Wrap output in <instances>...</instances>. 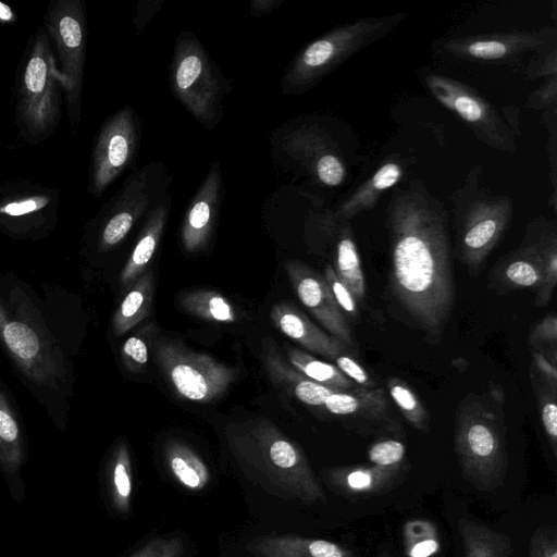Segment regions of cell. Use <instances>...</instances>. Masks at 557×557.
Returning a JSON list of instances; mask_svg holds the SVG:
<instances>
[{
    "mask_svg": "<svg viewBox=\"0 0 557 557\" xmlns=\"http://www.w3.org/2000/svg\"><path fill=\"white\" fill-rule=\"evenodd\" d=\"M448 218L420 180L395 188L386 208L392 295L433 338L441 336L455 305Z\"/></svg>",
    "mask_w": 557,
    "mask_h": 557,
    "instance_id": "cell-1",
    "label": "cell"
},
{
    "mask_svg": "<svg viewBox=\"0 0 557 557\" xmlns=\"http://www.w3.org/2000/svg\"><path fill=\"white\" fill-rule=\"evenodd\" d=\"M243 472L269 494L307 505L325 494L302 449L271 421L256 419L226 431Z\"/></svg>",
    "mask_w": 557,
    "mask_h": 557,
    "instance_id": "cell-2",
    "label": "cell"
},
{
    "mask_svg": "<svg viewBox=\"0 0 557 557\" xmlns=\"http://www.w3.org/2000/svg\"><path fill=\"white\" fill-rule=\"evenodd\" d=\"M503 393L467 396L459 405L455 425V451L462 476L476 490L502 487L508 468Z\"/></svg>",
    "mask_w": 557,
    "mask_h": 557,
    "instance_id": "cell-3",
    "label": "cell"
},
{
    "mask_svg": "<svg viewBox=\"0 0 557 557\" xmlns=\"http://www.w3.org/2000/svg\"><path fill=\"white\" fill-rule=\"evenodd\" d=\"M481 177V168H473L451 196L456 249L470 270L481 268L513 215L512 198L490 193L482 186Z\"/></svg>",
    "mask_w": 557,
    "mask_h": 557,
    "instance_id": "cell-4",
    "label": "cell"
},
{
    "mask_svg": "<svg viewBox=\"0 0 557 557\" xmlns=\"http://www.w3.org/2000/svg\"><path fill=\"white\" fill-rule=\"evenodd\" d=\"M406 14L363 17L339 25L307 45L290 62L282 79L285 95L305 92L341 63L394 29Z\"/></svg>",
    "mask_w": 557,
    "mask_h": 557,
    "instance_id": "cell-5",
    "label": "cell"
},
{
    "mask_svg": "<svg viewBox=\"0 0 557 557\" xmlns=\"http://www.w3.org/2000/svg\"><path fill=\"white\" fill-rule=\"evenodd\" d=\"M170 83L174 97L200 124L211 129L219 123L226 81L190 33H183L177 38Z\"/></svg>",
    "mask_w": 557,
    "mask_h": 557,
    "instance_id": "cell-6",
    "label": "cell"
},
{
    "mask_svg": "<svg viewBox=\"0 0 557 557\" xmlns=\"http://www.w3.org/2000/svg\"><path fill=\"white\" fill-rule=\"evenodd\" d=\"M60 82L46 28H40L32 45L18 87V120L32 138H44L60 117Z\"/></svg>",
    "mask_w": 557,
    "mask_h": 557,
    "instance_id": "cell-7",
    "label": "cell"
},
{
    "mask_svg": "<svg viewBox=\"0 0 557 557\" xmlns=\"http://www.w3.org/2000/svg\"><path fill=\"white\" fill-rule=\"evenodd\" d=\"M45 28L54 42L55 67L72 125L81 120L83 77L86 58V17L79 0L51 2Z\"/></svg>",
    "mask_w": 557,
    "mask_h": 557,
    "instance_id": "cell-8",
    "label": "cell"
},
{
    "mask_svg": "<svg viewBox=\"0 0 557 557\" xmlns=\"http://www.w3.org/2000/svg\"><path fill=\"white\" fill-rule=\"evenodd\" d=\"M0 342L24 375L37 385L57 388L64 381L63 359L45 329L1 297Z\"/></svg>",
    "mask_w": 557,
    "mask_h": 557,
    "instance_id": "cell-9",
    "label": "cell"
},
{
    "mask_svg": "<svg viewBox=\"0 0 557 557\" xmlns=\"http://www.w3.org/2000/svg\"><path fill=\"white\" fill-rule=\"evenodd\" d=\"M422 81L431 95L459 116L480 141L503 152L516 151V134L496 108L475 89L433 72H425Z\"/></svg>",
    "mask_w": 557,
    "mask_h": 557,
    "instance_id": "cell-10",
    "label": "cell"
},
{
    "mask_svg": "<svg viewBox=\"0 0 557 557\" xmlns=\"http://www.w3.org/2000/svg\"><path fill=\"white\" fill-rule=\"evenodd\" d=\"M159 363L175 391L191 401L209 403L223 395L236 377L234 369L180 342L160 339Z\"/></svg>",
    "mask_w": 557,
    "mask_h": 557,
    "instance_id": "cell-11",
    "label": "cell"
},
{
    "mask_svg": "<svg viewBox=\"0 0 557 557\" xmlns=\"http://www.w3.org/2000/svg\"><path fill=\"white\" fill-rule=\"evenodd\" d=\"M443 50L461 60L507 64L527 54H535L557 45V29L510 30L450 37L442 41Z\"/></svg>",
    "mask_w": 557,
    "mask_h": 557,
    "instance_id": "cell-12",
    "label": "cell"
},
{
    "mask_svg": "<svg viewBox=\"0 0 557 557\" xmlns=\"http://www.w3.org/2000/svg\"><path fill=\"white\" fill-rule=\"evenodd\" d=\"M138 147V128L131 107L111 115L97 137L90 169V191L100 196L128 166Z\"/></svg>",
    "mask_w": 557,
    "mask_h": 557,
    "instance_id": "cell-13",
    "label": "cell"
},
{
    "mask_svg": "<svg viewBox=\"0 0 557 557\" xmlns=\"http://www.w3.org/2000/svg\"><path fill=\"white\" fill-rule=\"evenodd\" d=\"M548 222L543 216L532 221L519 247L495 264L491 281L497 289L510 292L530 288L536 292L540 288L544 269V239Z\"/></svg>",
    "mask_w": 557,
    "mask_h": 557,
    "instance_id": "cell-14",
    "label": "cell"
},
{
    "mask_svg": "<svg viewBox=\"0 0 557 557\" xmlns=\"http://www.w3.org/2000/svg\"><path fill=\"white\" fill-rule=\"evenodd\" d=\"M285 270L300 302L327 333L354 347L349 322L337 306L323 275L298 261H287Z\"/></svg>",
    "mask_w": 557,
    "mask_h": 557,
    "instance_id": "cell-15",
    "label": "cell"
},
{
    "mask_svg": "<svg viewBox=\"0 0 557 557\" xmlns=\"http://www.w3.org/2000/svg\"><path fill=\"white\" fill-rule=\"evenodd\" d=\"M154 168L149 164L133 173L125 182L101 228V251L110 250L120 244L152 205L157 187Z\"/></svg>",
    "mask_w": 557,
    "mask_h": 557,
    "instance_id": "cell-16",
    "label": "cell"
},
{
    "mask_svg": "<svg viewBox=\"0 0 557 557\" xmlns=\"http://www.w3.org/2000/svg\"><path fill=\"white\" fill-rule=\"evenodd\" d=\"M221 168L215 162L191 199L184 216L181 237L187 252L202 250L207 245L221 205Z\"/></svg>",
    "mask_w": 557,
    "mask_h": 557,
    "instance_id": "cell-17",
    "label": "cell"
},
{
    "mask_svg": "<svg viewBox=\"0 0 557 557\" xmlns=\"http://www.w3.org/2000/svg\"><path fill=\"white\" fill-rule=\"evenodd\" d=\"M58 203L55 191L30 184L11 185L0 191V226L30 227L44 223Z\"/></svg>",
    "mask_w": 557,
    "mask_h": 557,
    "instance_id": "cell-18",
    "label": "cell"
},
{
    "mask_svg": "<svg viewBox=\"0 0 557 557\" xmlns=\"http://www.w3.org/2000/svg\"><path fill=\"white\" fill-rule=\"evenodd\" d=\"M274 326L307 350L330 360L346 352L347 346L321 330L296 306L289 302L275 304L270 312Z\"/></svg>",
    "mask_w": 557,
    "mask_h": 557,
    "instance_id": "cell-19",
    "label": "cell"
},
{
    "mask_svg": "<svg viewBox=\"0 0 557 557\" xmlns=\"http://www.w3.org/2000/svg\"><path fill=\"white\" fill-rule=\"evenodd\" d=\"M403 467L348 466L323 470V480L335 493L352 499L392 490L400 479Z\"/></svg>",
    "mask_w": 557,
    "mask_h": 557,
    "instance_id": "cell-20",
    "label": "cell"
},
{
    "mask_svg": "<svg viewBox=\"0 0 557 557\" xmlns=\"http://www.w3.org/2000/svg\"><path fill=\"white\" fill-rule=\"evenodd\" d=\"M330 413L359 422L367 428L387 426L394 430V422L388 418L389 406L383 388H356L349 392H333L324 403Z\"/></svg>",
    "mask_w": 557,
    "mask_h": 557,
    "instance_id": "cell-21",
    "label": "cell"
},
{
    "mask_svg": "<svg viewBox=\"0 0 557 557\" xmlns=\"http://www.w3.org/2000/svg\"><path fill=\"white\" fill-rule=\"evenodd\" d=\"M405 174L400 158L389 157L335 211L334 220L350 222L356 215L374 208L384 193L392 189Z\"/></svg>",
    "mask_w": 557,
    "mask_h": 557,
    "instance_id": "cell-22",
    "label": "cell"
},
{
    "mask_svg": "<svg viewBox=\"0 0 557 557\" xmlns=\"http://www.w3.org/2000/svg\"><path fill=\"white\" fill-rule=\"evenodd\" d=\"M246 549L256 557H354L350 549L334 542L293 534L260 535Z\"/></svg>",
    "mask_w": 557,
    "mask_h": 557,
    "instance_id": "cell-23",
    "label": "cell"
},
{
    "mask_svg": "<svg viewBox=\"0 0 557 557\" xmlns=\"http://www.w3.org/2000/svg\"><path fill=\"white\" fill-rule=\"evenodd\" d=\"M262 359L269 376L276 385L306 405L324 408L326 398L334 391L305 376L287 363L272 345H263Z\"/></svg>",
    "mask_w": 557,
    "mask_h": 557,
    "instance_id": "cell-24",
    "label": "cell"
},
{
    "mask_svg": "<svg viewBox=\"0 0 557 557\" xmlns=\"http://www.w3.org/2000/svg\"><path fill=\"white\" fill-rule=\"evenodd\" d=\"M170 205L171 196L166 195L148 213L134 250L121 272L123 287H132L152 259L168 221Z\"/></svg>",
    "mask_w": 557,
    "mask_h": 557,
    "instance_id": "cell-25",
    "label": "cell"
},
{
    "mask_svg": "<svg viewBox=\"0 0 557 557\" xmlns=\"http://www.w3.org/2000/svg\"><path fill=\"white\" fill-rule=\"evenodd\" d=\"M334 234V271L352 293L359 305L366 300V281L349 222H339L329 214Z\"/></svg>",
    "mask_w": 557,
    "mask_h": 557,
    "instance_id": "cell-26",
    "label": "cell"
},
{
    "mask_svg": "<svg viewBox=\"0 0 557 557\" xmlns=\"http://www.w3.org/2000/svg\"><path fill=\"white\" fill-rule=\"evenodd\" d=\"M311 172L329 187L341 185L347 174L339 151L331 138L320 129H309L297 140Z\"/></svg>",
    "mask_w": 557,
    "mask_h": 557,
    "instance_id": "cell-27",
    "label": "cell"
},
{
    "mask_svg": "<svg viewBox=\"0 0 557 557\" xmlns=\"http://www.w3.org/2000/svg\"><path fill=\"white\" fill-rule=\"evenodd\" d=\"M165 463L177 483L184 488L198 492L211 480L206 462L186 444L171 440L164 445Z\"/></svg>",
    "mask_w": 557,
    "mask_h": 557,
    "instance_id": "cell-28",
    "label": "cell"
},
{
    "mask_svg": "<svg viewBox=\"0 0 557 557\" xmlns=\"http://www.w3.org/2000/svg\"><path fill=\"white\" fill-rule=\"evenodd\" d=\"M458 531L465 557H512L510 539L479 521L460 518Z\"/></svg>",
    "mask_w": 557,
    "mask_h": 557,
    "instance_id": "cell-29",
    "label": "cell"
},
{
    "mask_svg": "<svg viewBox=\"0 0 557 557\" xmlns=\"http://www.w3.org/2000/svg\"><path fill=\"white\" fill-rule=\"evenodd\" d=\"M152 296L153 275L146 271L132 285L113 315L112 329L116 336H122L147 317Z\"/></svg>",
    "mask_w": 557,
    "mask_h": 557,
    "instance_id": "cell-30",
    "label": "cell"
},
{
    "mask_svg": "<svg viewBox=\"0 0 557 557\" xmlns=\"http://www.w3.org/2000/svg\"><path fill=\"white\" fill-rule=\"evenodd\" d=\"M286 356L290 366L296 370L334 392H349L359 388L333 363L322 361L292 347L286 349Z\"/></svg>",
    "mask_w": 557,
    "mask_h": 557,
    "instance_id": "cell-31",
    "label": "cell"
},
{
    "mask_svg": "<svg viewBox=\"0 0 557 557\" xmlns=\"http://www.w3.org/2000/svg\"><path fill=\"white\" fill-rule=\"evenodd\" d=\"M23 458L22 432L10 403L0 389V466L5 472L14 473Z\"/></svg>",
    "mask_w": 557,
    "mask_h": 557,
    "instance_id": "cell-32",
    "label": "cell"
},
{
    "mask_svg": "<svg viewBox=\"0 0 557 557\" xmlns=\"http://www.w3.org/2000/svg\"><path fill=\"white\" fill-rule=\"evenodd\" d=\"M110 496L114 508L128 513L133 496L131 456L125 443H120L110 461Z\"/></svg>",
    "mask_w": 557,
    "mask_h": 557,
    "instance_id": "cell-33",
    "label": "cell"
},
{
    "mask_svg": "<svg viewBox=\"0 0 557 557\" xmlns=\"http://www.w3.org/2000/svg\"><path fill=\"white\" fill-rule=\"evenodd\" d=\"M181 306L189 313L209 321L231 323L236 320L231 304L215 290L198 289L180 298Z\"/></svg>",
    "mask_w": 557,
    "mask_h": 557,
    "instance_id": "cell-34",
    "label": "cell"
},
{
    "mask_svg": "<svg viewBox=\"0 0 557 557\" xmlns=\"http://www.w3.org/2000/svg\"><path fill=\"white\" fill-rule=\"evenodd\" d=\"M386 388L407 422L421 432H429V411L413 389L405 381L396 376H391L386 380Z\"/></svg>",
    "mask_w": 557,
    "mask_h": 557,
    "instance_id": "cell-35",
    "label": "cell"
},
{
    "mask_svg": "<svg viewBox=\"0 0 557 557\" xmlns=\"http://www.w3.org/2000/svg\"><path fill=\"white\" fill-rule=\"evenodd\" d=\"M531 382L542 426L553 455H557V387L549 385L531 369Z\"/></svg>",
    "mask_w": 557,
    "mask_h": 557,
    "instance_id": "cell-36",
    "label": "cell"
},
{
    "mask_svg": "<svg viewBox=\"0 0 557 557\" xmlns=\"http://www.w3.org/2000/svg\"><path fill=\"white\" fill-rule=\"evenodd\" d=\"M544 269L540 288L535 292V306L547 305L557 283V231L553 221L548 222L544 239Z\"/></svg>",
    "mask_w": 557,
    "mask_h": 557,
    "instance_id": "cell-37",
    "label": "cell"
},
{
    "mask_svg": "<svg viewBox=\"0 0 557 557\" xmlns=\"http://www.w3.org/2000/svg\"><path fill=\"white\" fill-rule=\"evenodd\" d=\"M406 455L405 444L395 438L374 442L368 450V458L373 466L382 468L403 467Z\"/></svg>",
    "mask_w": 557,
    "mask_h": 557,
    "instance_id": "cell-38",
    "label": "cell"
},
{
    "mask_svg": "<svg viewBox=\"0 0 557 557\" xmlns=\"http://www.w3.org/2000/svg\"><path fill=\"white\" fill-rule=\"evenodd\" d=\"M327 286L345 317H349L352 321L359 319V304L352 293L338 278L332 264H325L323 274Z\"/></svg>",
    "mask_w": 557,
    "mask_h": 557,
    "instance_id": "cell-39",
    "label": "cell"
},
{
    "mask_svg": "<svg viewBox=\"0 0 557 557\" xmlns=\"http://www.w3.org/2000/svg\"><path fill=\"white\" fill-rule=\"evenodd\" d=\"M529 345L532 349L557 356V318L554 312L533 325L529 335Z\"/></svg>",
    "mask_w": 557,
    "mask_h": 557,
    "instance_id": "cell-40",
    "label": "cell"
},
{
    "mask_svg": "<svg viewBox=\"0 0 557 557\" xmlns=\"http://www.w3.org/2000/svg\"><path fill=\"white\" fill-rule=\"evenodd\" d=\"M524 73L530 79H548L557 76V45L533 54Z\"/></svg>",
    "mask_w": 557,
    "mask_h": 557,
    "instance_id": "cell-41",
    "label": "cell"
},
{
    "mask_svg": "<svg viewBox=\"0 0 557 557\" xmlns=\"http://www.w3.org/2000/svg\"><path fill=\"white\" fill-rule=\"evenodd\" d=\"M184 545L178 537H156L131 557H182Z\"/></svg>",
    "mask_w": 557,
    "mask_h": 557,
    "instance_id": "cell-42",
    "label": "cell"
},
{
    "mask_svg": "<svg viewBox=\"0 0 557 557\" xmlns=\"http://www.w3.org/2000/svg\"><path fill=\"white\" fill-rule=\"evenodd\" d=\"M528 557H557V531L554 527H539L529 542Z\"/></svg>",
    "mask_w": 557,
    "mask_h": 557,
    "instance_id": "cell-43",
    "label": "cell"
},
{
    "mask_svg": "<svg viewBox=\"0 0 557 557\" xmlns=\"http://www.w3.org/2000/svg\"><path fill=\"white\" fill-rule=\"evenodd\" d=\"M335 366L346 375L354 384L363 389L375 388L376 383L371 379L368 371L346 352L339 355L334 360Z\"/></svg>",
    "mask_w": 557,
    "mask_h": 557,
    "instance_id": "cell-44",
    "label": "cell"
},
{
    "mask_svg": "<svg viewBox=\"0 0 557 557\" xmlns=\"http://www.w3.org/2000/svg\"><path fill=\"white\" fill-rule=\"evenodd\" d=\"M122 359L129 371H139L148 361V346L140 336H131L122 346Z\"/></svg>",
    "mask_w": 557,
    "mask_h": 557,
    "instance_id": "cell-45",
    "label": "cell"
},
{
    "mask_svg": "<svg viewBox=\"0 0 557 557\" xmlns=\"http://www.w3.org/2000/svg\"><path fill=\"white\" fill-rule=\"evenodd\" d=\"M557 104V76L545 79L528 99V107L536 110H549Z\"/></svg>",
    "mask_w": 557,
    "mask_h": 557,
    "instance_id": "cell-46",
    "label": "cell"
},
{
    "mask_svg": "<svg viewBox=\"0 0 557 557\" xmlns=\"http://www.w3.org/2000/svg\"><path fill=\"white\" fill-rule=\"evenodd\" d=\"M557 356H550L543 350L532 349V367L549 385L557 387Z\"/></svg>",
    "mask_w": 557,
    "mask_h": 557,
    "instance_id": "cell-47",
    "label": "cell"
},
{
    "mask_svg": "<svg viewBox=\"0 0 557 557\" xmlns=\"http://www.w3.org/2000/svg\"><path fill=\"white\" fill-rule=\"evenodd\" d=\"M404 543L412 542L428 536H436V527L432 521L416 519L408 521L403 529Z\"/></svg>",
    "mask_w": 557,
    "mask_h": 557,
    "instance_id": "cell-48",
    "label": "cell"
},
{
    "mask_svg": "<svg viewBox=\"0 0 557 557\" xmlns=\"http://www.w3.org/2000/svg\"><path fill=\"white\" fill-rule=\"evenodd\" d=\"M440 547L441 544L437 535L405 543V550L408 557H430L436 554Z\"/></svg>",
    "mask_w": 557,
    "mask_h": 557,
    "instance_id": "cell-49",
    "label": "cell"
},
{
    "mask_svg": "<svg viewBox=\"0 0 557 557\" xmlns=\"http://www.w3.org/2000/svg\"><path fill=\"white\" fill-rule=\"evenodd\" d=\"M281 1L278 0H255L251 5V13L261 16L273 11Z\"/></svg>",
    "mask_w": 557,
    "mask_h": 557,
    "instance_id": "cell-50",
    "label": "cell"
},
{
    "mask_svg": "<svg viewBox=\"0 0 557 557\" xmlns=\"http://www.w3.org/2000/svg\"><path fill=\"white\" fill-rule=\"evenodd\" d=\"M16 21V15L4 2L0 1V22L1 23H12Z\"/></svg>",
    "mask_w": 557,
    "mask_h": 557,
    "instance_id": "cell-51",
    "label": "cell"
},
{
    "mask_svg": "<svg viewBox=\"0 0 557 557\" xmlns=\"http://www.w3.org/2000/svg\"><path fill=\"white\" fill-rule=\"evenodd\" d=\"M380 557H392L391 554L386 550H383L380 555Z\"/></svg>",
    "mask_w": 557,
    "mask_h": 557,
    "instance_id": "cell-52",
    "label": "cell"
}]
</instances>
